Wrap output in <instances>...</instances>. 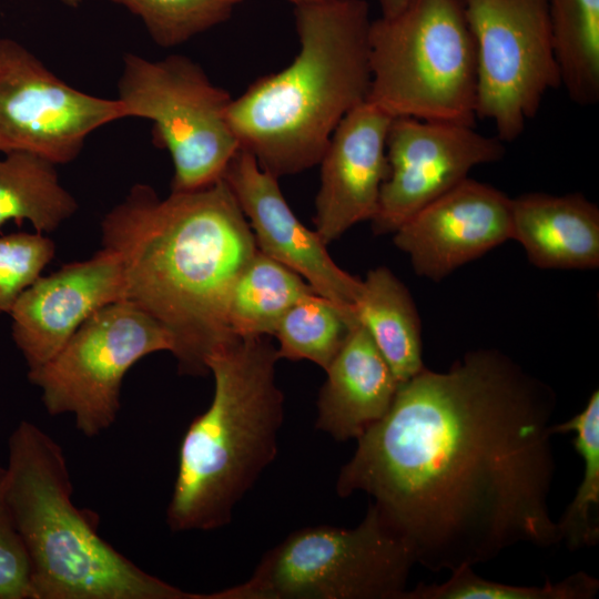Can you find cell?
Listing matches in <instances>:
<instances>
[{
    "mask_svg": "<svg viewBox=\"0 0 599 599\" xmlns=\"http://www.w3.org/2000/svg\"><path fill=\"white\" fill-rule=\"evenodd\" d=\"M393 118L367 100L338 123L318 164L315 231L327 245L349 227L370 221L389 166L386 138Z\"/></svg>",
    "mask_w": 599,
    "mask_h": 599,
    "instance_id": "16",
    "label": "cell"
},
{
    "mask_svg": "<svg viewBox=\"0 0 599 599\" xmlns=\"http://www.w3.org/2000/svg\"><path fill=\"white\" fill-rule=\"evenodd\" d=\"M505 142L471 125L393 118L386 138L388 175L375 215V234L396 232L424 206L469 177L478 165L505 156Z\"/></svg>",
    "mask_w": 599,
    "mask_h": 599,
    "instance_id": "12",
    "label": "cell"
},
{
    "mask_svg": "<svg viewBox=\"0 0 599 599\" xmlns=\"http://www.w3.org/2000/svg\"><path fill=\"white\" fill-rule=\"evenodd\" d=\"M300 51L283 70L253 82L227 111L238 150L275 177L319 163L342 119L370 88L365 0L295 6Z\"/></svg>",
    "mask_w": 599,
    "mask_h": 599,
    "instance_id": "3",
    "label": "cell"
},
{
    "mask_svg": "<svg viewBox=\"0 0 599 599\" xmlns=\"http://www.w3.org/2000/svg\"><path fill=\"white\" fill-rule=\"evenodd\" d=\"M124 118L118 99L69 85L22 44L0 39V152L65 164L92 132Z\"/></svg>",
    "mask_w": 599,
    "mask_h": 599,
    "instance_id": "11",
    "label": "cell"
},
{
    "mask_svg": "<svg viewBox=\"0 0 599 599\" xmlns=\"http://www.w3.org/2000/svg\"><path fill=\"white\" fill-rule=\"evenodd\" d=\"M290 1L293 2L294 6H297V4H303V3L317 2L322 0H290Z\"/></svg>",
    "mask_w": 599,
    "mask_h": 599,
    "instance_id": "31",
    "label": "cell"
},
{
    "mask_svg": "<svg viewBox=\"0 0 599 599\" xmlns=\"http://www.w3.org/2000/svg\"><path fill=\"white\" fill-rule=\"evenodd\" d=\"M63 4L75 8L80 4L81 0H60Z\"/></svg>",
    "mask_w": 599,
    "mask_h": 599,
    "instance_id": "30",
    "label": "cell"
},
{
    "mask_svg": "<svg viewBox=\"0 0 599 599\" xmlns=\"http://www.w3.org/2000/svg\"><path fill=\"white\" fill-rule=\"evenodd\" d=\"M145 26L164 48L182 44L226 21L243 0H112Z\"/></svg>",
    "mask_w": 599,
    "mask_h": 599,
    "instance_id": "26",
    "label": "cell"
},
{
    "mask_svg": "<svg viewBox=\"0 0 599 599\" xmlns=\"http://www.w3.org/2000/svg\"><path fill=\"white\" fill-rule=\"evenodd\" d=\"M6 488L32 599H202L148 573L100 536L93 514L72 501L62 447L32 422L10 434Z\"/></svg>",
    "mask_w": 599,
    "mask_h": 599,
    "instance_id": "5",
    "label": "cell"
},
{
    "mask_svg": "<svg viewBox=\"0 0 599 599\" xmlns=\"http://www.w3.org/2000/svg\"><path fill=\"white\" fill-rule=\"evenodd\" d=\"M356 314L399 383L425 367L417 308L409 291L389 268L378 266L367 273Z\"/></svg>",
    "mask_w": 599,
    "mask_h": 599,
    "instance_id": "19",
    "label": "cell"
},
{
    "mask_svg": "<svg viewBox=\"0 0 599 599\" xmlns=\"http://www.w3.org/2000/svg\"><path fill=\"white\" fill-rule=\"evenodd\" d=\"M382 16L393 17L400 12L409 2V0H378Z\"/></svg>",
    "mask_w": 599,
    "mask_h": 599,
    "instance_id": "29",
    "label": "cell"
},
{
    "mask_svg": "<svg viewBox=\"0 0 599 599\" xmlns=\"http://www.w3.org/2000/svg\"><path fill=\"white\" fill-rule=\"evenodd\" d=\"M118 92L124 116L152 121L153 143L170 153L172 192L222 179L238 151L227 118L233 98L199 63L181 54L152 61L126 53Z\"/></svg>",
    "mask_w": 599,
    "mask_h": 599,
    "instance_id": "8",
    "label": "cell"
},
{
    "mask_svg": "<svg viewBox=\"0 0 599 599\" xmlns=\"http://www.w3.org/2000/svg\"><path fill=\"white\" fill-rule=\"evenodd\" d=\"M313 292L301 275L257 250L232 290L230 329L241 337L271 336L284 314Z\"/></svg>",
    "mask_w": 599,
    "mask_h": 599,
    "instance_id": "21",
    "label": "cell"
},
{
    "mask_svg": "<svg viewBox=\"0 0 599 599\" xmlns=\"http://www.w3.org/2000/svg\"><path fill=\"white\" fill-rule=\"evenodd\" d=\"M316 428L338 441L357 439L388 412L399 382L366 327L357 322L325 369Z\"/></svg>",
    "mask_w": 599,
    "mask_h": 599,
    "instance_id": "17",
    "label": "cell"
},
{
    "mask_svg": "<svg viewBox=\"0 0 599 599\" xmlns=\"http://www.w3.org/2000/svg\"><path fill=\"white\" fill-rule=\"evenodd\" d=\"M173 351L170 333L129 301L90 316L47 363L28 370L41 389L48 414H71L75 428L95 437L110 428L121 408V386L141 358Z\"/></svg>",
    "mask_w": 599,
    "mask_h": 599,
    "instance_id": "9",
    "label": "cell"
},
{
    "mask_svg": "<svg viewBox=\"0 0 599 599\" xmlns=\"http://www.w3.org/2000/svg\"><path fill=\"white\" fill-rule=\"evenodd\" d=\"M55 165L29 152L7 153L0 160V227L9 221H28L35 232L50 233L78 211Z\"/></svg>",
    "mask_w": 599,
    "mask_h": 599,
    "instance_id": "20",
    "label": "cell"
},
{
    "mask_svg": "<svg viewBox=\"0 0 599 599\" xmlns=\"http://www.w3.org/2000/svg\"><path fill=\"white\" fill-rule=\"evenodd\" d=\"M557 395L505 353H466L446 372L424 367L357 440L336 493L362 491L439 572L498 557L518 544L560 542L548 497Z\"/></svg>",
    "mask_w": 599,
    "mask_h": 599,
    "instance_id": "1",
    "label": "cell"
},
{
    "mask_svg": "<svg viewBox=\"0 0 599 599\" xmlns=\"http://www.w3.org/2000/svg\"><path fill=\"white\" fill-rule=\"evenodd\" d=\"M511 238L539 268H597L599 209L581 193L521 194L512 199Z\"/></svg>",
    "mask_w": 599,
    "mask_h": 599,
    "instance_id": "18",
    "label": "cell"
},
{
    "mask_svg": "<svg viewBox=\"0 0 599 599\" xmlns=\"http://www.w3.org/2000/svg\"><path fill=\"white\" fill-rule=\"evenodd\" d=\"M367 101L392 118L475 126L476 47L459 0H409L372 20Z\"/></svg>",
    "mask_w": 599,
    "mask_h": 599,
    "instance_id": "6",
    "label": "cell"
},
{
    "mask_svg": "<svg viewBox=\"0 0 599 599\" xmlns=\"http://www.w3.org/2000/svg\"><path fill=\"white\" fill-rule=\"evenodd\" d=\"M598 590V579L582 571L542 586H515L486 580L464 566L443 583L420 582L407 589L402 599H592Z\"/></svg>",
    "mask_w": 599,
    "mask_h": 599,
    "instance_id": "25",
    "label": "cell"
},
{
    "mask_svg": "<svg viewBox=\"0 0 599 599\" xmlns=\"http://www.w3.org/2000/svg\"><path fill=\"white\" fill-rule=\"evenodd\" d=\"M476 47V116L517 140L561 87L548 0H459Z\"/></svg>",
    "mask_w": 599,
    "mask_h": 599,
    "instance_id": "10",
    "label": "cell"
},
{
    "mask_svg": "<svg viewBox=\"0 0 599 599\" xmlns=\"http://www.w3.org/2000/svg\"><path fill=\"white\" fill-rule=\"evenodd\" d=\"M512 237V199L473 180L424 206L396 232L415 273L439 282L456 268Z\"/></svg>",
    "mask_w": 599,
    "mask_h": 599,
    "instance_id": "14",
    "label": "cell"
},
{
    "mask_svg": "<svg viewBox=\"0 0 599 599\" xmlns=\"http://www.w3.org/2000/svg\"><path fill=\"white\" fill-rule=\"evenodd\" d=\"M101 234L121 262L125 301L170 333L179 372L209 373L207 357L236 337L231 293L258 250L225 180L166 199L138 183L104 215Z\"/></svg>",
    "mask_w": 599,
    "mask_h": 599,
    "instance_id": "2",
    "label": "cell"
},
{
    "mask_svg": "<svg viewBox=\"0 0 599 599\" xmlns=\"http://www.w3.org/2000/svg\"><path fill=\"white\" fill-rule=\"evenodd\" d=\"M55 245L42 233L0 236V313H10L19 296L54 256Z\"/></svg>",
    "mask_w": 599,
    "mask_h": 599,
    "instance_id": "27",
    "label": "cell"
},
{
    "mask_svg": "<svg viewBox=\"0 0 599 599\" xmlns=\"http://www.w3.org/2000/svg\"><path fill=\"white\" fill-rule=\"evenodd\" d=\"M551 434L575 432L572 445L583 460L577 494L557 522L560 541L569 549L593 546L599 540V392L569 420L551 425Z\"/></svg>",
    "mask_w": 599,
    "mask_h": 599,
    "instance_id": "23",
    "label": "cell"
},
{
    "mask_svg": "<svg viewBox=\"0 0 599 599\" xmlns=\"http://www.w3.org/2000/svg\"><path fill=\"white\" fill-rule=\"evenodd\" d=\"M414 557L370 504L352 529L327 525L290 534L243 583L203 599H402Z\"/></svg>",
    "mask_w": 599,
    "mask_h": 599,
    "instance_id": "7",
    "label": "cell"
},
{
    "mask_svg": "<svg viewBox=\"0 0 599 599\" xmlns=\"http://www.w3.org/2000/svg\"><path fill=\"white\" fill-rule=\"evenodd\" d=\"M267 336H236L212 352L209 408L189 425L166 510L174 532L219 529L277 454L284 396Z\"/></svg>",
    "mask_w": 599,
    "mask_h": 599,
    "instance_id": "4",
    "label": "cell"
},
{
    "mask_svg": "<svg viewBox=\"0 0 599 599\" xmlns=\"http://www.w3.org/2000/svg\"><path fill=\"white\" fill-rule=\"evenodd\" d=\"M253 231L258 251L301 275L354 325L363 281L343 271L317 232L308 230L288 206L278 179L238 150L222 176Z\"/></svg>",
    "mask_w": 599,
    "mask_h": 599,
    "instance_id": "13",
    "label": "cell"
},
{
    "mask_svg": "<svg viewBox=\"0 0 599 599\" xmlns=\"http://www.w3.org/2000/svg\"><path fill=\"white\" fill-rule=\"evenodd\" d=\"M120 301H125L122 265L105 247L38 277L9 313L12 338L28 368L47 363L90 316Z\"/></svg>",
    "mask_w": 599,
    "mask_h": 599,
    "instance_id": "15",
    "label": "cell"
},
{
    "mask_svg": "<svg viewBox=\"0 0 599 599\" xmlns=\"http://www.w3.org/2000/svg\"><path fill=\"white\" fill-rule=\"evenodd\" d=\"M561 85L581 106L599 101V0H548Z\"/></svg>",
    "mask_w": 599,
    "mask_h": 599,
    "instance_id": "22",
    "label": "cell"
},
{
    "mask_svg": "<svg viewBox=\"0 0 599 599\" xmlns=\"http://www.w3.org/2000/svg\"><path fill=\"white\" fill-rule=\"evenodd\" d=\"M0 599H32L29 559L9 507L0 465Z\"/></svg>",
    "mask_w": 599,
    "mask_h": 599,
    "instance_id": "28",
    "label": "cell"
},
{
    "mask_svg": "<svg viewBox=\"0 0 599 599\" xmlns=\"http://www.w3.org/2000/svg\"><path fill=\"white\" fill-rule=\"evenodd\" d=\"M353 325L328 300L313 292L281 318L273 336L280 358L307 359L324 370L343 346Z\"/></svg>",
    "mask_w": 599,
    "mask_h": 599,
    "instance_id": "24",
    "label": "cell"
}]
</instances>
